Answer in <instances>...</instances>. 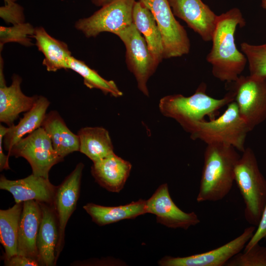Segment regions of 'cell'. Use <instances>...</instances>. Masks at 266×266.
Segmentation results:
<instances>
[{"label":"cell","mask_w":266,"mask_h":266,"mask_svg":"<svg viewBox=\"0 0 266 266\" xmlns=\"http://www.w3.org/2000/svg\"><path fill=\"white\" fill-rule=\"evenodd\" d=\"M206 90V84L202 83L190 96H165L160 100V111L164 116L174 119L188 132L195 123L204 120L205 117L215 118L220 109L234 100L232 90L223 98L215 99L208 95Z\"/></svg>","instance_id":"3957f363"},{"label":"cell","mask_w":266,"mask_h":266,"mask_svg":"<svg viewBox=\"0 0 266 266\" xmlns=\"http://www.w3.org/2000/svg\"><path fill=\"white\" fill-rule=\"evenodd\" d=\"M262 3H261V6L262 7L265 9H266V0H261Z\"/></svg>","instance_id":"d590c367"},{"label":"cell","mask_w":266,"mask_h":266,"mask_svg":"<svg viewBox=\"0 0 266 266\" xmlns=\"http://www.w3.org/2000/svg\"><path fill=\"white\" fill-rule=\"evenodd\" d=\"M263 239H266V204L260 223L253 235L245 246L244 252L248 251Z\"/></svg>","instance_id":"1f68e13d"},{"label":"cell","mask_w":266,"mask_h":266,"mask_svg":"<svg viewBox=\"0 0 266 266\" xmlns=\"http://www.w3.org/2000/svg\"><path fill=\"white\" fill-rule=\"evenodd\" d=\"M42 217L36 240L39 266L56 264V251L59 233L57 217L53 204L40 202Z\"/></svg>","instance_id":"e0dca14e"},{"label":"cell","mask_w":266,"mask_h":266,"mask_svg":"<svg viewBox=\"0 0 266 266\" xmlns=\"http://www.w3.org/2000/svg\"><path fill=\"white\" fill-rule=\"evenodd\" d=\"M33 37L38 50L44 55L42 64L49 71L68 69L71 56L67 44L49 34L41 27L35 28Z\"/></svg>","instance_id":"603a6c76"},{"label":"cell","mask_w":266,"mask_h":266,"mask_svg":"<svg viewBox=\"0 0 266 266\" xmlns=\"http://www.w3.org/2000/svg\"><path fill=\"white\" fill-rule=\"evenodd\" d=\"M117 35L126 47V62L134 75L138 89L149 96L147 82L158 66L154 61L146 42L133 23Z\"/></svg>","instance_id":"30bf717a"},{"label":"cell","mask_w":266,"mask_h":266,"mask_svg":"<svg viewBox=\"0 0 266 266\" xmlns=\"http://www.w3.org/2000/svg\"><path fill=\"white\" fill-rule=\"evenodd\" d=\"M84 166L82 163H78L73 170L57 188L53 203L57 217L59 233L56 251L57 261L64 245L67 223L76 207Z\"/></svg>","instance_id":"7c38bea8"},{"label":"cell","mask_w":266,"mask_h":266,"mask_svg":"<svg viewBox=\"0 0 266 266\" xmlns=\"http://www.w3.org/2000/svg\"><path fill=\"white\" fill-rule=\"evenodd\" d=\"M225 266H266V247L257 243L248 251L234 255Z\"/></svg>","instance_id":"f546056e"},{"label":"cell","mask_w":266,"mask_h":266,"mask_svg":"<svg viewBox=\"0 0 266 266\" xmlns=\"http://www.w3.org/2000/svg\"><path fill=\"white\" fill-rule=\"evenodd\" d=\"M6 266H38V261L35 259L16 254L8 259H3Z\"/></svg>","instance_id":"d6a6232c"},{"label":"cell","mask_w":266,"mask_h":266,"mask_svg":"<svg viewBox=\"0 0 266 266\" xmlns=\"http://www.w3.org/2000/svg\"><path fill=\"white\" fill-rule=\"evenodd\" d=\"M15 0H4L5 5L0 8V17L6 23L13 25L24 22L23 9Z\"/></svg>","instance_id":"4dcf8cb0"},{"label":"cell","mask_w":266,"mask_h":266,"mask_svg":"<svg viewBox=\"0 0 266 266\" xmlns=\"http://www.w3.org/2000/svg\"><path fill=\"white\" fill-rule=\"evenodd\" d=\"M7 155L25 158L31 165L33 174L46 178H49L52 166L64 160L53 148L50 138L42 127L21 138Z\"/></svg>","instance_id":"52a82bcc"},{"label":"cell","mask_w":266,"mask_h":266,"mask_svg":"<svg viewBox=\"0 0 266 266\" xmlns=\"http://www.w3.org/2000/svg\"><path fill=\"white\" fill-rule=\"evenodd\" d=\"M49 105L50 101L46 98L38 96L32 108L24 114L18 123L7 127L3 139L4 147L6 151L8 152L25 135L41 127Z\"/></svg>","instance_id":"7402d4cb"},{"label":"cell","mask_w":266,"mask_h":266,"mask_svg":"<svg viewBox=\"0 0 266 266\" xmlns=\"http://www.w3.org/2000/svg\"><path fill=\"white\" fill-rule=\"evenodd\" d=\"M68 69L80 74L83 78L84 85L89 89H98L104 94H110L116 98L123 95V93L113 81L105 79L84 62L72 56L68 60Z\"/></svg>","instance_id":"4316f807"},{"label":"cell","mask_w":266,"mask_h":266,"mask_svg":"<svg viewBox=\"0 0 266 266\" xmlns=\"http://www.w3.org/2000/svg\"><path fill=\"white\" fill-rule=\"evenodd\" d=\"M49 136L53 148L62 158L79 150L78 134L72 133L56 110L47 113L41 127Z\"/></svg>","instance_id":"ffe728a7"},{"label":"cell","mask_w":266,"mask_h":266,"mask_svg":"<svg viewBox=\"0 0 266 266\" xmlns=\"http://www.w3.org/2000/svg\"><path fill=\"white\" fill-rule=\"evenodd\" d=\"M57 188L49 178L33 173L15 180H9L4 175L0 178V189L10 192L15 203L34 200L53 205Z\"/></svg>","instance_id":"9a60e30c"},{"label":"cell","mask_w":266,"mask_h":266,"mask_svg":"<svg viewBox=\"0 0 266 266\" xmlns=\"http://www.w3.org/2000/svg\"><path fill=\"white\" fill-rule=\"evenodd\" d=\"M234 176L245 205V219L257 227L266 204V179L251 148H246L242 152L235 166Z\"/></svg>","instance_id":"277c9868"},{"label":"cell","mask_w":266,"mask_h":266,"mask_svg":"<svg viewBox=\"0 0 266 266\" xmlns=\"http://www.w3.org/2000/svg\"><path fill=\"white\" fill-rule=\"evenodd\" d=\"M153 14L160 31L164 59L181 57L189 53L190 41L186 31L176 20L168 0H138Z\"/></svg>","instance_id":"ba28073f"},{"label":"cell","mask_w":266,"mask_h":266,"mask_svg":"<svg viewBox=\"0 0 266 266\" xmlns=\"http://www.w3.org/2000/svg\"><path fill=\"white\" fill-rule=\"evenodd\" d=\"M77 134L79 139V151L93 162L114 152L109 133L102 127H84L79 130Z\"/></svg>","instance_id":"d4e9b609"},{"label":"cell","mask_w":266,"mask_h":266,"mask_svg":"<svg viewBox=\"0 0 266 266\" xmlns=\"http://www.w3.org/2000/svg\"><path fill=\"white\" fill-rule=\"evenodd\" d=\"M146 210L156 216L157 223L171 229L187 230L200 223L196 213L185 212L174 203L166 183L160 185L146 200Z\"/></svg>","instance_id":"4fadbf2b"},{"label":"cell","mask_w":266,"mask_h":266,"mask_svg":"<svg viewBox=\"0 0 266 266\" xmlns=\"http://www.w3.org/2000/svg\"><path fill=\"white\" fill-rule=\"evenodd\" d=\"M92 2L97 6H103L106 5L114 0H92Z\"/></svg>","instance_id":"e575fe53"},{"label":"cell","mask_w":266,"mask_h":266,"mask_svg":"<svg viewBox=\"0 0 266 266\" xmlns=\"http://www.w3.org/2000/svg\"><path fill=\"white\" fill-rule=\"evenodd\" d=\"M133 22L142 34L157 65L164 59L162 35L155 19L149 9L138 0L134 4Z\"/></svg>","instance_id":"44dd1931"},{"label":"cell","mask_w":266,"mask_h":266,"mask_svg":"<svg viewBox=\"0 0 266 266\" xmlns=\"http://www.w3.org/2000/svg\"><path fill=\"white\" fill-rule=\"evenodd\" d=\"M23 202L16 203L0 210V242L4 249L3 259L17 254L18 234Z\"/></svg>","instance_id":"484cf974"},{"label":"cell","mask_w":266,"mask_h":266,"mask_svg":"<svg viewBox=\"0 0 266 266\" xmlns=\"http://www.w3.org/2000/svg\"><path fill=\"white\" fill-rule=\"evenodd\" d=\"M35 28L29 23H21L13 26L0 27V49L1 51L4 44L18 42L29 46L33 45L31 37H33Z\"/></svg>","instance_id":"f1b7e54d"},{"label":"cell","mask_w":266,"mask_h":266,"mask_svg":"<svg viewBox=\"0 0 266 266\" xmlns=\"http://www.w3.org/2000/svg\"><path fill=\"white\" fill-rule=\"evenodd\" d=\"M136 0H114L91 16L79 19L77 30L87 37H96L102 32L116 34L133 23V12Z\"/></svg>","instance_id":"9c48e42d"},{"label":"cell","mask_w":266,"mask_h":266,"mask_svg":"<svg viewBox=\"0 0 266 266\" xmlns=\"http://www.w3.org/2000/svg\"><path fill=\"white\" fill-rule=\"evenodd\" d=\"M232 83L234 101L251 131L266 120V78L241 75Z\"/></svg>","instance_id":"8992f818"},{"label":"cell","mask_w":266,"mask_h":266,"mask_svg":"<svg viewBox=\"0 0 266 266\" xmlns=\"http://www.w3.org/2000/svg\"><path fill=\"white\" fill-rule=\"evenodd\" d=\"M246 21L238 8H233L218 15L212 38V46L206 56L212 66V73L222 82L232 83L244 70L247 60L235 43L237 26L242 28Z\"/></svg>","instance_id":"6da1fadb"},{"label":"cell","mask_w":266,"mask_h":266,"mask_svg":"<svg viewBox=\"0 0 266 266\" xmlns=\"http://www.w3.org/2000/svg\"><path fill=\"white\" fill-rule=\"evenodd\" d=\"M251 132L240 115L234 101L227 105L219 117L195 123L188 132L193 140H200L206 144L223 143L243 152L246 136Z\"/></svg>","instance_id":"5b68a950"},{"label":"cell","mask_w":266,"mask_h":266,"mask_svg":"<svg viewBox=\"0 0 266 266\" xmlns=\"http://www.w3.org/2000/svg\"><path fill=\"white\" fill-rule=\"evenodd\" d=\"M84 209L93 221L99 226H104L124 219H134L147 213L146 200H139L117 206H105L93 203H87Z\"/></svg>","instance_id":"cb8c5ba5"},{"label":"cell","mask_w":266,"mask_h":266,"mask_svg":"<svg viewBox=\"0 0 266 266\" xmlns=\"http://www.w3.org/2000/svg\"><path fill=\"white\" fill-rule=\"evenodd\" d=\"M240 47L246 57L250 75L266 78V43L253 45L243 42Z\"/></svg>","instance_id":"83f0119b"},{"label":"cell","mask_w":266,"mask_h":266,"mask_svg":"<svg viewBox=\"0 0 266 266\" xmlns=\"http://www.w3.org/2000/svg\"><path fill=\"white\" fill-rule=\"evenodd\" d=\"M256 230L251 225L238 236L211 251L184 257L165 256L158 262L161 266H223L240 252L251 238Z\"/></svg>","instance_id":"8fae6325"},{"label":"cell","mask_w":266,"mask_h":266,"mask_svg":"<svg viewBox=\"0 0 266 266\" xmlns=\"http://www.w3.org/2000/svg\"><path fill=\"white\" fill-rule=\"evenodd\" d=\"M132 169L131 164L114 152L93 162L91 173L96 181L108 191L119 193L124 188Z\"/></svg>","instance_id":"d6986e66"},{"label":"cell","mask_w":266,"mask_h":266,"mask_svg":"<svg viewBox=\"0 0 266 266\" xmlns=\"http://www.w3.org/2000/svg\"><path fill=\"white\" fill-rule=\"evenodd\" d=\"M233 146L223 143L207 144L197 197L198 202L217 201L231 190L234 169L240 157Z\"/></svg>","instance_id":"7a4b0ae2"},{"label":"cell","mask_w":266,"mask_h":266,"mask_svg":"<svg viewBox=\"0 0 266 266\" xmlns=\"http://www.w3.org/2000/svg\"><path fill=\"white\" fill-rule=\"evenodd\" d=\"M10 86H7L3 72V62L0 63V121L8 127L14 124L20 113L30 110L38 96L29 97L22 91V78L14 74Z\"/></svg>","instance_id":"2e32d148"},{"label":"cell","mask_w":266,"mask_h":266,"mask_svg":"<svg viewBox=\"0 0 266 266\" xmlns=\"http://www.w3.org/2000/svg\"><path fill=\"white\" fill-rule=\"evenodd\" d=\"M7 127L0 125V171L3 169H10L9 165V156L4 154L2 149V143L3 137L6 133Z\"/></svg>","instance_id":"836d02e7"},{"label":"cell","mask_w":266,"mask_h":266,"mask_svg":"<svg viewBox=\"0 0 266 266\" xmlns=\"http://www.w3.org/2000/svg\"><path fill=\"white\" fill-rule=\"evenodd\" d=\"M175 16L183 20L204 41H211L218 15L202 0H168Z\"/></svg>","instance_id":"5bb4252c"},{"label":"cell","mask_w":266,"mask_h":266,"mask_svg":"<svg viewBox=\"0 0 266 266\" xmlns=\"http://www.w3.org/2000/svg\"><path fill=\"white\" fill-rule=\"evenodd\" d=\"M41 217L39 202L31 200L23 202L18 230L17 254L38 261L36 240Z\"/></svg>","instance_id":"ac0fdd59"}]
</instances>
